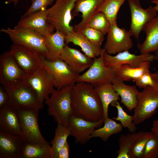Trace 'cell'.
I'll return each instance as SVG.
<instances>
[{
  "label": "cell",
  "instance_id": "cell-1",
  "mask_svg": "<svg viewBox=\"0 0 158 158\" xmlns=\"http://www.w3.org/2000/svg\"><path fill=\"white\" fill-rule=\"evenodd\" d=\"M73 115L87 121H96L103 118L102 106L94 87L90 84L78 82L72 94Z\"/></svg>",
  "mask_w": 158,
  "mask_h": 158
},
{
  "label": "cell",
  "instance_id": "cell-2",
  "mask_svg": "<svg viewBox=\"0 0 158 158\" xmlns=\"http://www.w3.org/2000/svg\"><path fill=\"white\" fill-rule=\"evenodd\" d=\"M73 86L69 85L56 91L44 102L49 116L57 123L68 126V121L73 115L72 94Z\"/></svg>",
  "mask_w": 158,
  "mask_h": 158
},
{
  "label": "cell",
  "instance_id": "cell-3",
  "mask_svg": "<svg viewBox=\"0 0 158 158\" xmlns=\"http://www.w3.org/2000/svg\"><path fill=\"white\" fill-rule=\"evenodd\" d=\"M1 32L7 34L13 44L27 47L36 51L41 56L49 60L44 37L31 29L16 25L13 28H2Z\"/></svg>",
  "mask_w": 158,
  "mask_h": 158
},
{
  "label": "cell",
  "instance_id": "cell-4",
  "mask_svg": "<svg viewBox=\"0 0 158 158\" xmlns=\"http://www.w3.org/2000/svg\"><path fill=\"white\" fill-rule=\"evenodd\" d=\"M76 0H56L55 3L47 9V20L54 30L65 35L72 32L73 27L71 25L72 11Z\"/></svg>",
  "mask_w": 158,
  "mask_h": 158
},
{
  "label": "cell",
  "instance_id": "cell-5",
  "mask_svg": "<svg viewBox=\"0 0 158 158\" xmlns=\"http://www.w3.org/2000/svg\"><path fill=\"white\" fill-rule=\"evenodd\" d=\"M4 87L9 96L8 104L16 109L36 108L41 109L43 108V104L24 80L11 86Z\"/></svg>",
  "mask_w": 158,
  "mask_h": 158
},
{
  "label": "cell",
  "instance_id": "cell-6",
  "mask_svg": "<svg viewBox=\"0 0 158 158\" xmlns=\"http://www.w3.org/2000/svg\"><path fill=\"white\" fill-rule=\"evenodd\" d=\"M42 66L49 75L57 90L69 85L73 86L77 83L79 74L59 58L50 60L42 56Z\"/></svg>",
  "mask_w": 158,
  "mask_h": 158
},
{
  "label": "cell",
  "instance_id": "cell-7",
  "mask_svg": "<svg viewBox=\"0 0 158 158\" xmlns=\"http://www.w3.org/2000/svg\"><path fill=\"white\" fill-rule=\"evenodd\" d=\"M158 107V91L148 86L139 92L133 115L136 125L150 118L157 112Z\"/></svg>",
  "mask_w": 158,
  "mask_h": 158
},
{
  "label": "cell",
  "instance_id": "cell-8",
  "mask_svg": "<svg viewBox=\"0 0 158 158\" xmlns=\"http://www.w3.org/2000/svg\"><path fill=\"white\" fill-rule=\"evenodd\" d=\"M40 109L27 108L17 110L20 119L23 139L33 143L49 144L42 135L39 128L38 116Z\"/></svg>",
  "mask_w": 158,
  "mask_h": 158
},
{
  "label": "cell",
  "instance_id": "cell-9",
  "mask_svg": "<svg viewBox=\"0 0 158 158\" xmlns=\"http://www.w3.org/2000/svg\"><path fill=\"white\" fill-rule=\"evenodd\" d=\"M101 54L93 59V62L88 70L82 74L79 75L77 82L88 83L94 87L107 83H111L116 77L114 69L107 66Z\"/></svg>",
  "mask_w": 158,
  "mask_h": 158
},
{
  "label": "cell",
  "instance_id": "cell-10",
  "mask_svg": "<svg viewBox=\"0 0 158 158\" xmlns=\"http://www.w3.org/2000/svg\"><path fill=\"white\" fill-rule=\"evenodd\" d=\"M131 21L128 32L130 36H133L138 40L139 36L144 27L157 15L158 11L154 6L142 8L140 0H128Z\"/></svg>",
  "mask_w": 158,
  "mask_h": 158
},
{
  "label": "cell",
  "instance_id": "cell-11",
  "mask_svg": "<svg viewBox=\"0 0 158 158\" xmlns=\"http://www.w3.org/2000/svg\"><path fill=\"white\" fill-rule=\"evenodd\" d=\"M27 75L18 65L9 51L0 56V83L4 86H9L24 80Z\"/></svg>",
  "mask_w": 158,
  "mask_h": 158
},
{
  "label": "cell",
  "instance_id": "cell-12",
  "mask_svg": "<svg viewBox=\"0 0 158 158\" xmlns=\"http://www.w3.org/2000/svg\"><path fill=\"white\" fill-rule=\"evenodd\" d=\"M24 80L33 89L43 104L56 90L50 77L42 66L28 75Z\"/></svg>",
  "mask_w": 158,
  "mask_h": 158
},
{
  "label": "cell",
  "instance_id": "cell-13",
  "mask_svg": "<svg viewBox=\"0 0 158 158\" xmlns=\"http://www.w3.org/2000/svg\"><path fill=\"white\" fill-rule=\"evenodd\" d=\"M103 48L110 55L115 54L132 48L133 42L128 32L119 28L117 23L111 25Z\"/></svg>",
  "mask_w": 158,
  "mask_h": 158
},
{
  "label": "cell",
  "instance_id": "cell-14",
  "mask_svg": "<svg viewBox=\"0 0 158 158\" xmlns=\"http://www.w3.org/2000/svg\"><path fill=\"white\" fill-rule=\"evenodd\" d=\"M9 51L27 76L42 66V56L27 47L13 43L11 46Z\"/></svg>",
  "mask_w": 158,
  "mask_h": 158
},
{
  "label": "cell",
  "instance_id": "cell-15",
  "mask_svg": "<svg viewBox=\"0 0 158 158\" xmlns=\"http://www.w3.org/2000/svg\"><path fill=\"white\" fill-rule=\"evenodd\" d=\"M104 119L96 121L86 120L73 115L69 119L70 135L74 137L76 143L84 144L92 138V134L96 128L101 127Z\"/></svg>",
  "mask_w": 158,
  "mask_h": 158
},
{
  "label": "cell",
  "instance_id": "cell-16",
  "mask_svg": "<svg viewBox=\"0 0 158 158\" xmlns=\"http://www.w3.org/2000/svg\"><path fill=\"white\" fill-rule=\"evenodd\" d=\"M102 55L105 64L113 68L124 64H128L133 68H138L145 62H151L154 60V55L150 53L136 55L131 54L128 50L112 56L107 53L103 49Z\"/></svg>",
  "mask_w": 158,
  "mask_h": 158
},
{
  "label": "cell",
  "instance_id": "cell-17",
  "mask_svg": "<svg viewBox=\"0 0 158 158\" xmlns=\"http://www.w3.org/2000/svg\"><path fill=\"white\" fill-rule=\"evenodd\" d=\"M47 9H43L21 18L16 25L35 30L44 37L52 34L54 30L47 20Z\"/></svg>",
  "mask_w": 158,
  "mask_h": 158
},
{
  "label": "cell",
  "instance_id": "cell-18",
  "mask_svg": "<svg viewBox=\"0 0 158 158\" xmlns=\"http://www.w3.org/2000/svg\"><path fill=\"white\" fill-rule=\"evenodd\" d=\"M59 58L64 61L77 73L89 68L93 59L83 54L79 50L71 47L66 43Z\"/></svg>",
  "mask_w": 158,
  "mask_h": 158
},
{
  "label": "cell",
  "instance_id": "cell-19",
  "mask_svg": "<svg viewBox=\"0 0 158 158\" xmlns=\"http://www.w3.org/2000/svg\"><path fill=\"white\" fill-rule=\"evenodd\" d=\"M0 131L19 135L23 139L17 110L8 104L0 108Z\"/></svg>",
  "mask_w": 158,
  "mask_h": 158
},
{
  "label": "cell",
  "instance_id": "cell-20",
  "mask_svg": "<svg viewBox=\"0 0 158 158\" xmlns=\"http://www.w3.org/2000/svg\"><path fill=\"white\" fill-rule=\"evenodd\" d=\"M103 0H76L72 11L73 16L82 13L81 21L73 27L75 32H81L91 19L99 12V8Z\"/></svg>",
  "mask_w": 158,
  "mask_h": 158
},
{
  "label": "cell",
  "instance_id": "cell-21",
  "mask_svg": "<svg viewBox=\"0 0 158 158\" xmlns=\"http://www.w3.org/2000/svg\"><path fill=\"white\" fill-rule=\"evenodd\" d=\"M23 141L20 136L0 131V158H20Z\"/></svg>",
  "mask_w": 158,
  "mask_h": 158
},
{
  "label": "cell",
  "instance_id": "cell-22",
  "mask_svg": "<svg viewBox=\"0 0 158 158\" xmlns=\"http://www.w3.org/2000/svg\"><path fill=\"white\" fill-rule=\"evenodd\" d=\"M111 83L114 89L120 97L121 102L131 112L136 107L139 92L136 86L126 85L116 77Z\"/></svg>",
  "mask_w": 158,
  "mask_h": 158
},
{
  "label": "cell",
  "instance_id": "cell-23",
  "mask_svg": "<svg viewBox=\"0 0 158 158\" xmlns=\"http://www.w3.org/2000/svg\"><path fill=\"white\" fill-rule=\"evenodd\" d=\"M65 43H72L80 47L84 53L89 57L94 59L102 54L103 48L90 42L80 32L73 31L65 35Z\"/></svg>",
  "mask_w": 158,
  "mask_h": 158
},
{
  "label": "cell",
  "instance_id": "cell-24",
  "mask_svg": "<svg viewBox=\"0 0 158 158\" xmlns=\"http://www.w3.org/2000/svg\"><path fill=\"white\" fill-rule=\"evenodd\" d=\"M146 37L144 42L138 44L141 54L150 53L158 51V14L144 27Z\"/></svg>",
  "mask_w": 158,
  "mask_h": 158
},
{
  "label": "cell",
  "instance_id": "cell-25",
  "mask_svg": "<svg viewBox=\"0 0 158 158\" xmlns=\"http://www.w3.org/2000/svg\"><path fill=\"white\" fill-rule=\"evenodd\" d=\"M20 158H53L50 144H42L23 140Z\"/></svg>",
  "mask_w": 158,
  "mask_h": 158
},
{
  "label": "cell",
  "instance_id": "cell-26",
  "mask_svg": "<svg viewBox=\"0 0 158 158\" xmlns=\"http://www.w3.org/2000/svg\"><path fill=\"white\" fill-rule=\"evenodd\" d=\"M150 62L149 61L145 62L138 68L132 67L127 64L121 65L114 68L116 77L123 82L131 80L135 82L143 73L149 70Z\"/></svg>",
  "mask_w": 158,
  "mask_h": 158
},
{
  "label": "cell",
  "instance_id": "cell-27",
  "mask_svg": "<svg viewBox=\"0 0 158 158\" xmlns=\"http://www.w3.org/2000/svg\"><path fill=\"white\" fill-rule=\"evenodd\" d=\"M65 35L56 30L54 33L44 37V42L49 55V60H54L58 58L65 44Z\"/></svg>",
  "mask_w": 158,
  "mask_h": 158
},
{
  "label": "cell",
  "instance_id": "cell-28",
  "mask_svg": "<svg viewBox=\"0 0 158 158\" xmlns=\"http://www.w3.org/2000/svg\"><path fill=\"white\" fill-rule=\"evenodd\" d=\"M95 91L101 102L103 107V118L108 117L109 106L112 102L120 99L118 93L114 90L111 83H105L95 87Z\"/></svg>",
  "mask_w": 158,
  "mask_h": 158
},
{
  "label": "cell",
  "instance_id": "cell-29",
  "mask_svg": "<svg viewBox=\"0 0 158 158\" xmlns=\"http://www.w3.org/2000/svg\"><path fill=\"white\" fill-rule=\"evenodd\" d=\"M104 126L95 129L91 135L92 138L98 137L104 142L108 140L112 135L118 133L122 131L123 126L113 119L108 117L104 118Z\"/></svg>",
  "mask_w": 158,
  "mask_h": 158
},
{
  "label": "cell",
  "instance_id": "cell-30",
  "mask_svg": "<svg viewBox=\"0 0 158 158\" xmlns=\"http://www.w3.org/2000/svg\"><path fill=\"white\" fill-rule=\"evenodd\" d=\"M141 131L121 134L118 140L119 149L117 158H130L129 152L135 142L145 133Z\"/></svg>",
  "mask_w": 158,
  "mask_h": 158
},
{
  "label": "cell",
  "instance_id": "cell-31",
  "mask_svg": "<svg viewBox=\"0 0 158 158\" xmlns=\"http://www.w3.org/2000/svg\"><path fill=\"white\" fill-rule=\"evenodd\" d=\"M70 134V129L68 126L58 123L55 129L54 136L50 143L53 158H57L59 150L67 142V138Z\"/></svg>",
  "mask_w": 158,
  "mask_h": 158
},
{
  "label": "cell",
  "instance_id": "cell-32",
  "mask_svg": "<svg viewBox=\"0 0 158 158\" xmlns=\"http://www.w3.org/2000/svg\"><path fill=\"white\" fill-rule=\"evenodd\" d=\"M126 0H103L99 8V12L105 16L111 25L117 23L118 12Z\"/></svg>",
  "mask_w": 158,
  "mask_h": 158
},
{
  "label": "cell",
  "instance_id": "cell-33",
  "mask_svg": "<svg viewBox=\"0 0 158 158\" xmlns=\"http://www.w3.org/2000/svg\"><path fill=\"white\" fill-rule=\"evenodd\" d=\"M110 104L117 109V115L114 118L120 121L123 127L127 128L130 132H135L137 128L133 122V116L129 115L125 111L118 101L112 102Z\"/></svg>",
  "mask_w": 158,
  "mask_h": 158
},
{
  "label": "cell",
  "instance_id": "cell-34",
  "mask_svg": "<svg viewBox=\"0 0 158 158\" xmlns=\"http://www.w3.org/2000/svg\"><path fill=\"white\" fill-rule=\"evenodd\" d=\"M154 135L151 132H145L134 143L129 152L130 158H142L147 143Z\"/></svg>",
  "mask_w": 158,
  "mask_h": 158
},
{
  "label": "cell",
  "instance_id": "cell-35",
  "mask_svg": "<svg viewBox=\"0 0 158 158\" xmlns=\"http://www.w3.org/2000/svg\"><path fill=\"white\" fill-rule=\"evenodd\" d=\"M111 25V24L104 14L99 12L91 19L85 26L98 30L105 35L108 33Z\"/></svg>",
  "mask_w": 158,
  "mask_h": 158
},
{
  "label": "cell",
  "instance_id": "cell-36",
  "mask_svg": "<svg viewBox=\"0 0 158 158\" xmlns=\"http://www.w3.org/2000/svg\"><path fill=\"white\" fill-rule=\"evenodd\" d=\"M80 32L92 43L98 46H101L104 35L101 32L91 27L85 26Z\"/></svg>",
  "mask_w": 158,
  "mask_h": 158
},
{
  "label": "cell",
  "instance_id": "cell-37",
  "mask_svg": "<svg viewBox=\"0 0 158 158\" xmlns=\"http://www.w3.org/2000/svg\"><path fill=\"white\" fill-rule=\"evenodd\" d=\"M142 158H158V136L154 135L149 139Z\"/></svg>",
  "mask_w": 158,
  "mask_h": 158
},
{
  "label": "cell",
  "instance_id": "cell-38",
  "mask_svg": "<svg viewBox=\"0 0 158 158\" xmlns=\"http://www.w3.org/2000/svg\"><path fill=\"white\" fill-rule=\"evenodd\" d=\"M55 0H31V5L27 11L21 17H24L41 10L47 8L51 5Z\"/></svg>",
  "mask_w": 158,
  "mask_h": 158
},
{
  "label": "cell",
  "instance_id": "cell-39",
  "mask_svg": "<svg viewBox=\"0 0 158 158\" xmlns=\"http://www.w3.org/2000/svg\"><path fill=\"white\" fill-rule=\"evenodd\" d=\"M135 82L136 86L140 88H144L148 86L154 88L156 86L155 82L149 70L143 73L137 78Z\"/></svg>",
  "mask_w": 158,
  "mask_h": 158
},
{
  "label": "cell",
  "instance_id": "cell-40",
  "mask_svg": "<svg viewBox=\"0 0 158 158\" xmlns=\"http://www.w3.org/2000/svg\"><path fill=\"white\" fill-rule=\"evenodd\" d=\"M2 85H0V108L8 104V95Z\"/></svg>",
  "mask_w": 158,
  "mask_h": 158
},
{
  "label": "cell",
  "instance_id": "cell-41",
  "mask_svg": "<svg viewBox=\"0 0 158 158\" xmlns=\"http://www.w3.org/2000/svg\"><path fill=\"white\" fill-rule=\"evenodd\" d=\"M69 152V146L67 141L59 150L57 158H68Z\"/></svg>",
  "mask_w": 158,
  "mask_h": 158
},
{
  "label": "cell",
  "instance_id": "cell-42",
  "mask_svg": "<svg viewBox=\"0 0 158 158\" xmlns=\"http://www.w3.org/2000/svg\"><path fill=\"white\" fill-rule=\"evenodd\" d=\"M151 131L154 134L158 136V119L153 121L151 128Z\"/></svg>",
  "mask_w": 158,
  "mask_h": 158
},
{
  "label": "cell",
  "instance_id": "cell-43",
  "mask_svg": "<svg viewBox=\"0 0 158 158\" xmlns=\"http://www.w3.org/2000/svg\"><path fill=\"white\" fill-rule=\"evenodd\" d=\"M151 74L152 77L156 84V86L154 88L158 91V72H156L154 73H151Z\"/></svg>",
  "mask_w": 158,
  "mask_h": 158
},
{
  "label": "cell",
  "instance_id": "cell-44",
  "mask_svg": "<svg viewBox=\"0 0 158 158\" xmlns=\"http://www.w3.org/2000/svg\"><path fill=\"white\" fill-rule=\"evenodd\" d=\"M21 0H8L6 2V3H9L11 2H13L15 7L18 3V2Z\"/></svg>",
  "mask_w": 158,
  "mask_h": 158
},
{
  "label": "cell",
  "instance_id": "cell-45",
  "mask_svg": "<svg viewBox=\"0 0 158 158\" xmlns=\"http://www.w3.org/2000/svg\"><path fill=\"white\" fill-rule=\"evenodd\" d=\"M151 2L152 3L155 4V6H154V7L158 11V0H152Z\"/></svg>",
  "mask_w": 158,
  "mask_h": 158
},
{
  "label": "cell",
  "instance_id": "cell-46",
  "mask_svg": "<svg viewBox=\"0 0 158 158\" xmlns=\"http://www.w3.org/2000/svg\"><path fill=\"white\" fill-rule=\"evenodd\" d=\"M154 55V60L158 61V51H155Z\"/></svg>",
  "mask_w": 158,
  "mask_h": 158
},
{
  "label": "cell",
  "instance_id": "cell-47",
  "mask_svg": "<svg viewBox=\"0 0 158 158\" xmlns=\"http://www.w3.org/2000/svg\"></svg>",
  "mask_w": 158,
  "mask_h": 158
}]
</instances>
